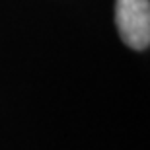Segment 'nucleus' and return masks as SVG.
I'll list each match as a JSON object with an SVG mask.
<instances>
[{
	"mask_svg": "<svg viewBox=\"0 0 150 150\" xmlns=\"http://www.w3.org/2000/svg\"><path fill=\"white\" fill-rule=\"evenodd\" d=\"M115 23L123 43L134 51L150 45V2L148 0H115Z\"/></svg>",
	"mask_w": 150,
	"mask_h": 150,
	"instance_id": "obj_1",
	"label": "nucleus"
}]
</instances>
